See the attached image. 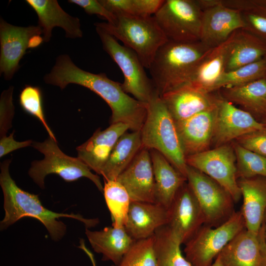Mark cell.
<instances>
[{"label": "cell", "mask_w": 266, "mask_h": 266, "mask_svg": "<svg viewBox=\"0 0 266 266\" xmlns=\"http://www.w3.org/2000/svg\"><path fill=\"white\" fill-rule=\"evenodd\" d=\"M261 256V266H266V241L262 227L258 233Z\"/></svg>", "instance_id": "b9f144b4"}, {"label": "cell", "mask_w": 266, "mask_h": 266, "mask_svg": "<svg viewBox=\"0 0 266 266\" xmlns=\"http://www.w3.org/2000/svg\"><path fill=\"white\" fill-rule=\"evenodd\" d=\"M168 225L185 244L204 224V217L193 191L185 182L169 209Z\"/></svg>", "instance_id": "9a60e30c"}, {"label": "cell", "mask_w": 266, "mask_h": 266, "mask_svg": "<svg viewBox=\"0 0 266 266\" xmlns=\"http://www.w3.org/2000/svg\"><path fill=\"white\" fill-rule=\"evenodd\" d=\"M112 266H156L154 235L136 240L119 263Z\"/></svg>", "instance_id": "d590c367"}, {"label": "cell", "mask_w": 266, "mask_h": 266, "mask_svg": "<svg viewBox=\"0 0 266 266\" xmlns=\"http://www.w3.org/2000/svg\"><path fill=\"white\" fill-rule=\"evenodd\" d=\"M68 1L82 7L88 14H95L104 18L110 24L114 25L116 22V16L104 7L99 0H69Z\"/></svg>", "instance_id": "ab89813d"}, {"label": "cell", "mask_w": 266, "mask_h": 266, "mask_svg": "<svg viewBox=\"0 0 266 266\" xmlns=\"http://www.w3.org/2000/svg\"><path fill=\"white\" fill-rule=\"evenodd\" d=\"M32 146L44 155L42 160L32 163L29 174L41 188H44L45 177L57 174L65 181L72 182L81 177L92 181L103 192V187L99 176L92 172L89 167L79 158L68 156L59 147L57 141L49 137L43 142L33 141Z\"/></svg>", "instance_id": "8992f818"}, {"label": "cell", "mask_w": 266, "mask_h": 266, "mask_svg": "<svg viewBox=\"0 0 266 266\" xmlns=\"http://www.w3.org/2000/svg\"><path fill=\"white\" fill-rule=\"evenodd\" d=\"M140 131L126 132L114 147L101 175L104 180H115L142 148Z\"/></svg>", "instance_id": "83f0119b"}, {"label": "cell", "mask_w": 266, "mask_h": 266, "mask_svg": "<svg viewBox=\"0 0 266 266\" xmlns=\"http://www.w3.org/2000/svg\"><path fill=\"white\" fill-rule=\"evenodd\" d=\"M13 87L10 86L1 94L0 100V138L6 135L11 127V122L14 114L12 101Z\"/></svg>", "instance_id": "74e56055"}, {"label": "cell", "mask_w": 266, "mask_h": 266, "mask_svg": "<svg viewBox=\"0 0 266 266\" xmlns=\"http://www.w3.org/2000/svg\"><path fill=\"white\" fill-rule=\"evenodd\" d=\"M85 234L94 250L102 254V260L110 261L114 265L119 263L136 241L124 227H107L96 231L86 228Z\"/></svg>", "instance_id": "cb8c5ba5"}, {"label": "cell", "mask_w": 266, "mask_h": 266, "mask_svg": "<svg viewBox=\"0 0 266 266\" xmlns=\"http://www.w3.org/2000/svg\"><path fill=\"white\" fill-rule=\"evenodd\" d=\"M211 49L200 41L164 44L148 68L159 95L190 84L199 64Z\"/></svg>", "instance_id": "3957f363"}, {"label": "cell", "mask_w": 266, "mask_h": 266, "mask_svg": "<svg viewBox=\"0 0 266 266\" xmlns=\"http://www.w3.org/2000/svg\"><path fill=\"white\" fill-rule=\"evenodd\" d=\"M186 179L202 211L204 225L218 227L234 213L233 198L216 181L188 165Z\"/></svg>", "instance_id": "30bf717a"}, {"label": "cell", "mask_w": 266, "mask_h": 266, "mask_svg": "<svg viewBox=\"0 0 266 266\" xmlns=\"http://www.w3.org/2000/svg\"><path fill=\"white\" fill-rule=\"evenodd\" d=\"M142 147L164 156L186 178L187 165L175 122L157 91L147 103V113L141 129Z\"/></svg>", "instance_id": "277c9868"}, {"label": "cell", "mask_w": 266, "mask_h": 266, "mask_svg": "<svg viewBox=\"0 0 266 266\" xmlns=\"http://www.w3.org/2000/svg\"><path fill=\"white\" fill-rule=\"evenodd\" d=\"M264 127V123L257 121L251 113L221 96L216 107L211 144L217 147L229 144Z\"/></svg>", "instance_id": "5bb4252c"}, {"label": "cell", "mask_w": 266, "mask_h": 266, "mask_svg": "<svg viewBox=\"0 0 266 266\" xmlns=\"http://www.w3.org/2000/svg\"><path fill=\"white\" fill-rule=\"evenodd\" d=\"M115 24L96 23L98 26L120 40L138 56L148 69L158 49L167 40L154 16L135 17L117 15Z\"/></svg>", "instance_id": "5b68a950"}, {"label": "cell", "mask_w": 266, "mask_h": 266, "mask_svg": "<svg viewBox=\"0 0 266 266\" xmlns=\"http://www.w3.org/2000/svg\"><path fill=\"white\" fill-rule=\"evenodd\" d=\"M235 142L244 148L266 157V126L238 138Z\"/></svg>", "instance_id": "f35d334b"}, {"label": "cell", "mask_w": 266, "mask_h": 266, "mask_svg": "<svg viewBox=\"0 0 266 266\" xmlns=\"http://www.w3.org/2000/svg\"><path fill=\"white\" fill-rule=\"evenodd\" d=\"M168 209L152 202L132 201L124 228L135 240L152 236L161 227L167 225Z\"/></svg>", "instance_id": "ffe728a7"}, {"label": "cell", "mask_w": 266, "mask_h": 266, "mask_svg": "<svg viewBox=\"0 0 266 266\" xmlns=\"http://www.w3.org/2000/svg\"><path fill=\"white\" fill-rule=\"evenodd\" d=\"M258 4L266 7V0H255Z\"/></svg>", "instance_id": "bcb514c9"}, {"label": "cell", "mask_w": 266, "mask_h": 266, "mask_svg": "<svg viewBox=\"0 0 266 266\" xmlns=\"http://www.w3.org/2000/svg\"><path fill=\"white\" fill-rule=\"evenodd\" d=\"M261 227L263 230L265 238L266 241V211L264 215L263 221Z\"/></svg>", "instance_id": "7bdbcfd3"}, {"label": "cell", "mask_w": 266, "mask_h": 266, "mask_svg": "<svg viewBox=\"0 0 266 266\" xmlns=\"http://www.w3.org/2000/svg\"><path fill=\"white\" fill-rule=\"evenodd\" d=\"M104 50L118 65L124 76L121 86L137 100L148 103L157 90L137 54L120 44L118 40L102 28L95 26Z\"/></svg>", "instance_id": "52a82bcc"}, {"label": "cell", "mask_w": 266, "mask_h": 266, "mask_svg": "<svg viewBox=\"0 0 266 266\" xmlns=\"http://www.w3.org/2000/svg\"><path fill=\"white\" fill-rule=\"evenodd\" d=\"M154 238L156 266H192L182 253L181 240L168 225L158 229Z\"/></svg>", "instance_id": "f546056e"}, {"label": "cell", "mask_w": 266, "mask_h": 266, "mask_svg": "<svg viewBox=\"0 0 266 266\" xmlns=\"http://www.w3.org/2000/svg\"><path fill=\"white\" fill-rule=\"evenodd\" d=\"M14 132L13 131L9 136L6 135L0 138V157L13 151L32 146L33 141L28 140L22 142L17 141L14 139Z\"/></svg>", "instance_id": "60d3db41"}, {"label": "cell", "mask_w": 266, "mask_h": 266, "mask_svg": "<svg viewBox=\"0 0 266 266\" xmlns=\"http://www.w3.org/2000/svg\"><path fill=\"white\" fill-rule=\"evenodd\" d=\"M243 203L242 212L246 229L258 234L266 211V177L239 178Z\"/></svg>", "instance_id": "7402d4cb"}, {"label": "cell", "mask_w": 266, "mask_h": 266, "mask_svg": "<svg viewBox=\"0 0 266 266\" xmlns=\"http://www.w3.org/2000/svg\"><path fill=\"white\" fill-rule=\"evenodd\" d=\"M226 6L237 10L241 16L244 29L266 43V7L255 0H222Z\"/></svg>", "instance_id": "4dcf8cb0"}, {"label": "cell", "mask_w": 266, "mask_h": 266, "mask_svg": "<svg viewBox=\"0 0 266 266\" xmlns=\"http://www.w3.org/2000/svg\"><path fill=\"white\" fill-rule=\"evenodd\" d=\"M266 77V58L226 71L214 86L212 92L219 90L239 86Z\"/></svg>", "instance_id": "d6a6232c"}, {"label": "cell", "mask_w": 266, "mask_h": 266, "mask_svg": "<svg viewBox=\"0 0 266 266\" xmlns=\"http://www.w3.org/2000/svg\"><path fill=\"white\" fill-rule=\"evenodd\" d=\"M129 127L118 123L111 124L105 130L98 129L85 142L76 148L77 158L92 170L101 175L114 147Z\"/></svg>", "instance_id": "ac0fdd59"}, {"label": "cell", "mask_w": 266, "mask_h": 266, "mask_svg": "<svg viewBox=\"0 0 266 266\" xmlns=\"http://www.w3.org/2000/svg\"><path fill=\"white\" fill-rule=\"evenodd\" d=\"M202 11L198 0H166L153 15L168 41H200Z\"/></svg>", "instance_id": "ba28073f"}, {"label": "cell", "mask_w": 266, "mask_h": 266, "mask_svg": "<svg viewBox=\"0 0 266 266\" xmlns=\"http://www.w3.org/2000/svg\"><path fill=\"white\" fill-rule=\"evenodd\" d=\"M236 156L229 144L186 157L187 165L202 172L224 187L235 202L241 199L236 176Z\"/></svg>", "instance_id": "8fae6325"}, {"label": "cell", "mask_w": 266, "mask_h": 266, "mask_svg": "<svg viewBox=\"0 0 266 266\" xmlns=\"http://www.w3.org/2000/svg\"><path fill=\"white\" fill-rule=\"evenodd\" d=\"M216 107L198 113L186 120L175 122L185 157L209 149Z\"/></svg>", "instance_id": "d6986e66"}, {"label": "cell", "mask_w": 266, "mask_h": 266, "mask_svg": "<svg viewBox=\"0 0 266 266\" xmlns=\"http://www.w3.org/2000/svg\"><path fill=\"white\" fill-rule=\"evenodd\" d=\"M202 11L200 41L209 49L227 41L237 30L244 29L239 12L222 0H198Z\"/></svg>", "instance_id": "4fadbf2b"}, {"label": "cell", "mask_w": 266, "mask_h": 266, "mask_svg": "<svg viewBox=\"0 0 266 266\" xmlns=\"http://www.w3.org/2000/svg\"><path fill=\"white\" fill-rule=\"evenodd\" d=\"M103 193L111 214L112 226L124 227L132 202L127 191L116 180H104Z\"/></svg>", "instance_id": "1f68e13d"}, {"label": "cell", "mask_w": 266, "mask_h": 266, "mask_svg": "<svg viewBox=\"0 0 266 266\" xmlns=\"http://www.w3.org/2000/svg\"><path fill=\"white\" fill-rule=\"evenodd\" d=\"M265 116H266V114H265Z\"/></svg>", "instance_id": "c3c4849f"}, {"label": "cell", "mask_w": 266, "mask_h": 266, "mask_svg": "<svg viewBox=\"0 0 266 266\" xmlns=\"http://www.w3.org/2000/svg\"><path fill=\"white\" fill-rule=\"evenodd\" d=\"M232 35L225 42L211 49L202 58L189 85L203 92L212 93L214 86L226 71Z\"/></svg>", "instance_id": "4316f807"}, {"label": "cell", "mask_w": 266, "mask_h": 266, "mask_svg": "<svg viewBox=\"0 0 266 266\" xmlns=\"http://www.w3.org/2000/svg\"><path fill=\"white\" fill-rule=\"evenodd\" d=\"M214 93H206L187 85L160 97L175 122H178L215 108L221 96Z\"/></svg>", "instance_id": "e0dca14e"}, {"label": "cell", "mask_w": 266, "mask_h": 266, "mask_svg": "<svg viewBox=\"0 0 266 266\" xmlns=\"http://www.w3.org/2000/svg\"><path fill=\"white\" fill-rule=\"evenodd\" d=\"M245 228L241 210L218 227L204 224L185 244V257L192 266H211L227 244Z\"/></svg>", "instance_id": "9c48e42d"}, {"label": "cell", "mask_w": 266, "mask_h": 266, "mask_svg": "<svg viewBox=\"0 0 266 266\" xmlns=\"http://www.w3.org/2000/svg\"><path fill=\"white\" fill-rule=\"evenodd\" d=\"M86 253L89 256V257L90 258V259L91 260V261H92V263L93 264V266H96V265L95 264V262L94 261L93 255H92L91 252L89 250H88L86 251Z\"/></svg>", "instance_id": "f6af8a7d"}, {"label": "cell", "mask_w": 266, "mask_h": 266, "mask_svg": "<svg viewBox=\"0 0 266 266\" xmlns=\"http://www.w3.org/2000/svg\"><path fill=\"white\" fill-rule=\"evenodd\" d=\"M264 58H266V43L245 29H239L232 35L226 71L236 69Z\"/></svg>", "instance_id": "484cf974"}, {"label": "cell", "mask_w": 266, "mask_h": 266, "mask_svg": "<svg viewBox=\"0 0 266 266\" xmlns=\"http://www.w3.org/2000/svg\"><path fill=\"white\" fill-rule=\"evenodd\" d=\"M220 96L237 104L252 114L265 115L266 112V77L218 91Z\"/></svg>", "instance_id": "f1b7e54d"}, {"label": "cell", "mask_w": 266, "mask_h": 266, "mask_svg": "<svg viewBox=\"0 0 266 266\" xmlns=\"http://www.w3.org/2000/svg\"><path fill=\"white\" fill-rule=\"evenodd\" d=\"M233 144L237 179L255 176L266 177V157L244 148L236 142Z\"/></svg>", "instance_id": "e575fe53"}, {"label": "cell", "mask_w": 266, "mask_h": 266, "mask_svg": "<svg viewBox=\"0 0 266 266\" xmlns=\"http://www.w3.org/2000/svg\"><path fill=\"white\" fill-rule=\"evenodd\" d=\"M19 103L26 112L33 115L41 123L49 137L57 141L45 118L40 89L36 86L26 85L20 94Z\"/></svg>", "instance_id": "8d00e7d4"}, {"label": "cell", "mask_w": 266, "mask_h": 266, "mask_svg": "<svg viewBox=\"0 0 266 266\" xmlns=\"http://www.w3.org/2000/svg\"><path fill=\"white\" fill-rule=\"evenodd\" d=\"M211 266H224L220 258L218 256Z\"/></svg>", "instance_id": "ee69618b"}, {"label": "cell", "mask_w": 266, "mask_h": 266, "mask_svg": "<svg viewBox=\"0 0 266 266\" xmlns=\"http://www.w3.org/2000/svg\"><path fill=\"white\" fill-rule=\"evenodd\" d=\"M149 151L155 180L156 203L169 209L187 179L161 153L155 150Z\"/></svg>", "instance_id": "603a6c76"}, {"label": "cell", "mask_w": 266, "mask_h": 266, "mask_svg": "<svg viewBox=\"0 0 266 266\" xmlns=\"http://www.w3.org/2000/svg\"><path fill=\"white\" fill-rule=\"evenodd\" d=\"M264 125L266 126V121L263 123Z\"/></svg>", "instance_id": "7dc6e473"}, {"label": "cell", "mask_w": 266, "mask_h": 266, "mask_svg": "<svg viewBox=\"0 0 266 266\" xmlns=\"http://www.w3.org/2000/svg\"><path fill=\"white\" fill-rule=\"evenodd\" d=\"M117 181L127 191L132 201L155 203V180L148 149L142 148Z\"/></svg>", "instance_id": "2e32d148"}, {"label": "cell", "mask_w": 266, "mask_h": 266, "mask_svg": "<svg viewBox=\"0 0 266 266\" xmlns=\"http://www.w3.org/2000/svg\"><path fill=\"white\" fill-rule=\"evenodd\" d=\"M41 35L42 31L38 25L16 26L0 18V72L5 80H10L18 70L26 50L37 47L44 41Z\"/></svg>", "instance_id": "7c38bea8"}, {"label": "cell", "mask_w": 266, "mask_h": 266, "mask_svg": "<svg viewBox=\"0 0 266 266\" xmlns=\"http://www.w3.org/2000/svg\"><path fill=\"white\" fill-rule=\"evenodd\" d=\"M108 10L117 15L146 17L154 15L164 0H100Z\"/></svg>", "instance_id": "836d02e7"}, {"label": "cell", "mask_w": 266, "mask_h": 266, "mask_svg": "<svg viewBox=\"0 0 266 266\" xmlns=\"http://www.w3.org/2000/svg\"><path fill=\"white\" fill-rule=\"evenodd\" d=\"M26 2L35 11L38 25L42 31L44 42L50 41L52 31L59 27L65 32L66 37L80 38L83 36L79 19L66 12L56 0H27Z\"/></svg>", "instance_id": "44dd1931"}, {"label": "cell", "mask_w": 266, "mask_h": 266, "mask_svg": "<svg viewBox=\"0 0 266 266\" xmlns=\"http://www.w3.org/2000/svg\"><path fill=\"white\" fill-rule=\"evenodd\" d=\"M10 160L0 164V185L3 197L5 215L0 223L1 230L8 228L25 217L35 218L43 224L52 239L60 240L65 234L66 225L59 219L70 218L84 224L86 228L95 226L97 219H86L79 214L60 213L51 211L41 204L38 195L29 193L20 188L11 178L9 166Z\"/></svg>", "instance_id": "7a4b0ae2"}, {"label": "cell", "mask_w": 266, "mask_h": 266, "mask_svg": "<svg viewBox=\"0 0 266 266\" xmlns=\"http://www.w3.org/2000/svg\"><path fill=\"white\" fill-rule=\"evenodd\" d=\"M258 233L245 228L233 238L218 255L224 266H261Z\"/></svg>", "instance_id": "d4e9b609"}, {"label": "cell", "mask_w": 266, "mask_h": 266, "mask_svg": "<svg viewBox=\"0 0 266 266\" xmlns=\"http://www.w3.org/2000/svg\"><path fill=\"white\" fill-rule=\"evenodd\" d=\"M48 84L61 90L69 84L86 87L101 97L111 110V124L121 123L132 131H140L145 120L147 103L140 101L126 93L121 83L107 77L104 73L95 74L76 66L67 54L57 59L50 72L44 77Z\"/></svg>", "instance_id": "6da1fadb"}]
</instances>
